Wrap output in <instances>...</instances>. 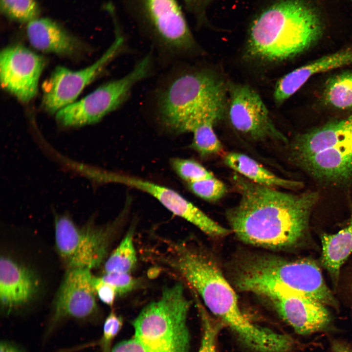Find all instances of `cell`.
I'll use <instances>...</instances> for the list:
<instances>
[{
	"instance_id": "obj_29",
	"label": "cell",
	"mask_w": 352,
	"mask_h": 352,
	"mask_svg": "<svg viewBox=\"0 0 352 352\" xmlns=\"http://www.w3.org/2000/svg\"><path fill=\"white\" fill-rule=\"evenodd\" d=\"M123 325V319L113 310H111L106 318L104 323L102 337L96 342L89 343L84 347L97 345L102 352H110L112 341L119 332Z\"/></svg>"
},
{
	"instance_id": "obj_14",
	"label": "cell",
	"mask_w": 352,
	"mask_h": 352,
	"mask_svg": "<svg viewBox=\"0 0 352 352\" xmlns=\"http://www.w3.org/2000/svg\"><path fill=\"white\" fill-rule=\"evenodd\" d=\"M46 59L21 45L3 48L0 55V79L2 87L23 103L36 95Z\"/></svg>"
},
{
	"instance_id": "obj_36",
	"label": "cell",
	"mask_w": 352,
	"mask_h": 352,
	"mask_svg": "<svg viewBox=\"0 0 352 352\" xmlns=\"http://www.w3.org/2000/svg\"><path fill=\"white\" fill-rule=\"evenodd\" d=\"M330 352H352V347L344 342L332 340Z\"/></svg>"
},
{
	"instance_id": "obj_19",
	"label": "cell",
	"mask_w": 352,
	"mask_h": 352,
	"mask_svg": "<svg viewBox=\"0 0 352 352\" xmlns=\"http://www.w3.org/2000/svg\"><path fill=\"white\" fill-rule=\"evenodd\" d=\"M351 64L352 48L324 56L293 70L277 83L274 91L275 103L282 104L314 75Z\"/></svg>"
},
{
	"instance_id": "obj_23",
	"label": "cell",
	"mask_w": 352,
	"mask_h": 352,
	"mask_svg": "<svg viewBox=\"0 0 352 352\" xmlns=\"http://www.w3.org/2000/svg\"><path fill=\"white\" fill-rule=\"evenodd\" d=\"M135 225L132 224L117 247L106 261L105 273L130 272L137 264V253L133 242Z\"/></svg>"
},
{
	"instance_id": "obj_20",
	"label": "cell",
	"mask_w": 352,
	"mask_h": 352,
	"mask_svg": "<svg viewBox=\"0 0 352 352\" xmlns=\"http://www.w3.org/2000/svg\"><path fill=\"white\" fill-rule=\"evenodd\" d=\"M320 240V264L327 271L336 290L343 265L352 254V205L347 226L335 233H322Z\"/></svg>"
},
{
	"instance_id": "obj_2",
	"label": "cell",
	"mask_w": 352,
	"mask_h": 352,
	"mask_svg": "<svg viewBox=\"0 0 352 352\" xmlns=\"http://www.w3.org/2000/svg\"><path fill=\"white\" fill-rule=\"evenodd\" d=\"M160 242L161 249L152 251L151 261L179 278L247 347L258 352L274 350L278 334L252 323L243 315L233 288L210 255L188 240L160 238Z\"/></svg>"
},
{
	"instance_id": "obj_8",
	"label": "cell",
	"mask_w": 352,
	"mask_h": 352,
	"mask_svg": "<svg viewBox=\"0 0 352 352\" xmlns=\"http://www.w3.org/2000/svg\"><path fill=\"white\" fill-rule=\"evenodd\" d=\"M123 8L159 56L179 61L198 48L177 0H121Z\"/></svg>"
},
{
	"instance_id": "obj_28",
	"label": "cell",
	"mask_w": 352,
	"mask_h": 352,
	"mask_svg": "<svg viewBox=\"0 0 352 352\" xmlns=\"http://www.w3.org/2000/svg\"><path fill=\"white\" fill-rule=\"evenodd\" d=\"M195 301L202 327L201 342L198 352H216V338L220 325L212 320L198 298Z\"/></svg>"
},
{
	"instance_id": "obj_13",
	"label": "cell",
	"mask_w": 352,
	"mask_h": 352,
	"mask_svg": "<svg viewBox=\"0 0 352 352\" xmlns=\"http://www.w3.org/2000/svg\"><path fill=\"white\" fill-rule=\"evenodd\" d=\"M102 180L125 185L148 194L173 213L192 223L205 234L215 238L229 233L228 229L210 218L175 190L153 181L129 175L103 172Z\"/></svg>"
},
{
	"instance_id": "obj_4",
	"label": "cell",
	"mask_w": 352,
	"mask_h": 352,
	"mask_svg": "<svg viewBox=\"0 0 352 352\" xmlns=\"http://www.w3.org/2000/svg\"><path fill=\"white\" fill-rule=\"evenodd\" d=\"M322 33L321 19L308 4L302 0H280L252 22L247 51L254 57L281 61L309 49Z\"/></svg>"
},
{
	"instance_id": "obj_35",
	"label": "cell",
	"mask_w": 352,
	"mask_h": 352,
	"mask_svg": "<svg viewBox=\"0 0 352 352\" xmlns=\"http://www.w3.org/2000/svg\"><path fill=\"white\" fill-rule=\"evenodd\" d=\"M0 352H27L20 345L8 340L0 342Z\"/></svg>"
},
{
	"instance_id": "obj_18",
	"label": "cell",
	"mask_w": 352,
	"mask_h": 352,
	"mask_svg": "<svg viewBox=\"0 0 352 352\" xmlns=\"http://www.w3.org/2000/svg\"><path fill=\"white\" fill-rule=\"evenodd\" d=\"M26 34L31 45L43 52L76 58L90 51L85 43L48 18L39 17L28 23Z\"/></svg>"
},
{
	"instance_id": "obj_17",
	"label": "cell",
	"mask_w": 352,
	"mask_h": 352,
	"mask_svg": "<svg viewBox=\"0 0 352 352\" xmlns=\"http://www.w3.org/2000/svg\"><path fill=\"white\" fill-rule=\"evenodd\" d=\"M39 282L29 267L8 256L0 261V302L6 314L27 304L39 290Z\"/></svg>"
},
{
	"instance_id": "obj_10",
	"label": "cell",
	"mask_w": 352,
	"mask_h": 352,
	"mask_svg": "<svg viewBox=\"0 0 352 352\" xmlns=\"http://www.w3.org/2000/svg\"><path fill=\"white\" fill-rule=\"evenodd\" d=\"M154 63L151 51L124 76L105 84L82 99L59 110L55 114L56 121L60 125L69 128L97 123L122 106L129 98L134 86L152 74Z\"/></svg>"
},
{
	"instance_id": "obj_22",
	"label": "cell",
	"mask_w": 352,
	"mask_h": 352,
	"mask_svg": "<svg viewBox=\"0 0 352 352\" xmlns=\"http://www.w3.org/2000/svg\"><path fill=\"white\" fill-rule=\"evenodd\" d=\"M322 98L324 103L332 108L352 110V71L343 72L329 79Z\"/></svg>"
},
{
	"instance_id": "obj_27",
	"label": "cell",
	"mask_w": 352,
	"mask_h": 352,
	"mask_svg": "<svg viewBox=\"0 0 352 352\" xmlns=\"http://www.w3.org/2000/svg\"><path fill=\"white\" fill-rule=\"evenodd\" d=\"M186 184L194 195L210 202L220 199L227 192L225 185L215 176Z\"/></svg>"
},
{
	"instance_id": "obj_7",
	"label": "cell",
	"mask_w": 352,
	"mask_h": 352,
	"mask_svg": "<svg viewBox=\"0 0 352 352\" xmlns=\"http://www.w3.org/2000/svg\"><path fill=\"white\" fill-rule=\"evenodd\" d=\"M191 302L184 284L163 288L132 321L135 340L145 352H191L187 318Z\"/></svg>"
},
{
	"instance_id": "obj_12",
	"label": "cell",
	"mask_w": 352,
	"mask_h": 352,
	"mask_svg": "<svg viewBox=\"0 0 352 352\" xmlns=\"http://www.w3.org/2000/svg\"><path fill=\"white\" fill-rule=\"evenodd\" d=\"M229 117L240 133L255 141L267 139L287 144L285 135L274 125L258 93L249 86H229Z\"/></svg>"
},
{
	"instance_id": "obj_5",
	"label": "cell",
	"mask_w": 352,
	"mask_h": 352,
	"mask_svg": "<svg viewBox=\"0 0 352 352\" xmlns=\"http://www.w3.org/2000/svg\"><path fill=\"white\" fill-rule=\"evenodd\" d=\"M232 280L241 291L265 298L292 292L339 308L338 300L326 284L318 263L309 258L288 260L274 255H252L236 265Z\"/></svg>"
},
{
	"instance_id": "obj_9",
	"label": "cell",
	"mask_w": 352,
	"mask_h": 352,
	"mask_svg": "<svg viewBox=\"0 0 352 352\" xmlns=\"http://www.w3.org/2000/svg\"><path fill=\"white\" fill-rule=\"evenodd\" d=\"M127 211L125 208L114 220L102 225L92 220L78 226L68 215L56 216V248L67 269L91 270L100 266L125 220Z\"/></svg>"
},
{
	"instance_id": "obj_37",
	"label": "cell",
	"mask_w": 352,
	"mask_h": 352,
	"mask_svg": "<svg viewBox=\"0 0 352 352\" xmlns=\"http://www.w3.org/2000/svg\"></svg>"
},
{
	"instance_id": "obj_33",
	"label": "cell",
	"mask_w": 352,
	"mask_h": 352,
	"mask_svg": "<svg viewBox=\"0 0 352 352\" xmlns=\"http://www.w3.org/2000/svg\"><path fill=\"white\" fill-rule=\"evenodd\" d=\"M93 286L98 298L105 304L111 306L117 296L114 287L110 284L104 281L101 277L93 278Z\"/></svg>"
},
{
	"instance_id": "obj_32",
	"label": "cell",
	"mask_w": 352,
	"mask_h": 352,
	"mask_svg": "<svg viewBox=\"0 0 352 352\" xmlns=\"http://www.w3.org/2000/svg\"><path fill=\"white\" fill-rule=\"evenodd\" d=\"M185 10L191 15L198 26L206 23V9L212 0H181Z\"/></svg>"
},
{
	"instance_id": "obj_6",
	"label": "cell",
	"mask_w": 352,
	"mask_h": 352,
	"mask_svg": "<svg viewBox=\"0 0 352 352\" xmlns=\"http://www.w3.org/2000/svg\"><path fill=\"white\" fill-rule=\"evenodd\" d=\"M288 159L316 180L334 186L352 185V114L298 134Z\"/></svg>"
},
{
	"instance_id": "obj_15",
	"label": "cell",
	"mask_w": 352,
	"mask_h": 352,
	"mask_svg": "<svg viewBox=\"0 0 352 352\" xmlns=\"http://www.w3.org/2000/svg\"><path fill=\"white\" fill-rule=\"evenodd\" d=\"M94 277L88 269H67L56 296L45 338L65 319H86L97 313Z\"/></svg>"
},
{
	"instance_id": "obj_26",
	"label": "cell",
	"mask_w": 352,
	"mask_h": 352,
	"mask_svg": "<svg viewBox=\"0 0 352 352\" xmlns=\"http://www.w3.org/2000/svg\"><path fill=\"white\" fill-rule=\"evenodd\" d=\"M170 165L176 174L186 184L214 177L211 172L193 159L173 158L170 160Z\"/></svg>"
},
{
	"instance_id": "obj_30",
	"label": "cell",
	"mask_w": 352,
	"mask_h": 352,
	"mask_svg": "<svg viewBox=\"0 0 352 352\" xmlns=\"http://www.w3.org/2000/svg\"><path fill=\"white\" fill-rule=\"evenodd\" d=\"M101 279L111 285L115 289L117 296H121L132 291L137 286V280L130 273L112 272L105 273Z\"/></svg>"
},
{
	"instance_id": "obj_16",
	"label": "cell",
	"mask_w": 352,
	"mask_h": 352,
	"mask_svg": "<svg viewBox=\"0 0 352 352\" xmlns=\"http://www.w3.org/2000/svg\"><path fill=\"white\" fill-rule=\"evenodd\" d=\"M266 298L282 319L300 334L329 330L332 325L327 306L307 296L287 291Z\"/></svg>"
},
{
	"instance_id": "obj_31",
	"label": "cell",
	"mask_w": 352,
	"mask_h": 352,
	"mask_svg": "<svg viewBox=\"0 0 352 352\" xmlns=\"http://www.w3.org/2000/svg\"><path fill=\"white\" fill-rule=\"evenodd\" d=\"M339 297L352 312V261L341 270L337 288Z\"/></svg>"
},
{
	"instance_id": "obj_21",
	"label": "cell",
	"mask_w": 352,
	"mask_h": 352,
	"mask_svg": "<svg viewBox=\"0 0 352 352\" xmlns=\"http://www.w3.org/2000/svg\"><path fill=\"white\" fill-rule=\"evenodd\" d=\"M224 163L247 179L255 183L272 187L296 190L302 188L301 181L281 177L269 171L249 156L236 152H230L223 157Z\"/></svg>"
},
{
	"instance_id": "obj_24",
	"label": "cell",
	"mask_w": 352,
	"mask_h": 352,
	"mask_svg": "<svg viewBox=\"0 0 352 352\" xmlns=\"http://www.w3.org/2000/svg\"><path fill=\"white\" fill-rule=\"evenodd\" d=\"M216 122L206 120L198 124L191 132L193 139L192 149L203 157L218 154L222 146L214 130Z\"/></svg>"
},
{
	"instance_id": "obj_25",
	"label": "cell",
	"mask_w": 352,
	"mask_h": 352,
	"mask_svg": "<svg viewBox=\"0 0 352 352\" xmlns=\"http://www.w3.org/2000/svg\"><path fill=\"white\" fill-rule=\"evenodd\" d=\"M1 12L9 20L29 23L39 17L40 7L36 0H0Z\"/></svg>"
},
{
	"instance_id": "obj_34",
	"label": "cell",
	"mask_w": 352,
	"mask_h": 352,
	"mask_svg": "<svg viewBox=\"0 0 352 352\" xmlns=\"http://www.w3.org/2000/svg\"><path fill=\"white\" fill-rule=\"evenodd\" d=\"M110 352H145L134 338L119 342Z\"/></svg>"
},
{
	"instance_id": "obj_11",
	"label": "cell",
	"mask_w": 352,
	"mask_h": 352,
	"mask_svg": "<svg viewBox=\"0 0 352 352\" xmlns=\"http://www.w3.org/2000/svg\"><path fill=\"white\" fill-rule=\"evenodd\" d=\"M114 40L104 53L87 67L73 71L58 66L43 85L42 107L49 113L59 110L75 102L83 89L91 82L114 59L126 51L127 37L117 15L111 18Z\"/></svg>"
},
{
	"instance_id": "obj_3",
	"label": "cell",
	"mask_w": 352,
	"mask_h": 352,
	"mask_svg": "<svg viewBox=\"0 0 352 352\" xmlns=\"http://www.w3.org/2000/svg\"><path fill=\"white\" fill-rule=\"evenodd\" d=\"M225 90L223 83L208 72L178 66L155 89L154 113L168 132H191L202 121H218L222 117Z\"/></svg>"
},
{
	"instance_id": "obj_1",
	"label": "cell",
	"mask_w": 352,
	"mask_h": 352,
	"mask_svg": "<svg viewBox=\"0 0 352 352\" xmlns=\"http://www.w3.org/2000/svg\"><path fill=\"white\" fill-rule=\"evenodd\" d=\"M231 180L240 200L226 216L238 239L273 249L312 243L309 221L319 199L317 192H283L253 182L236 172Z\"/></svg>"
}]
</instances>
